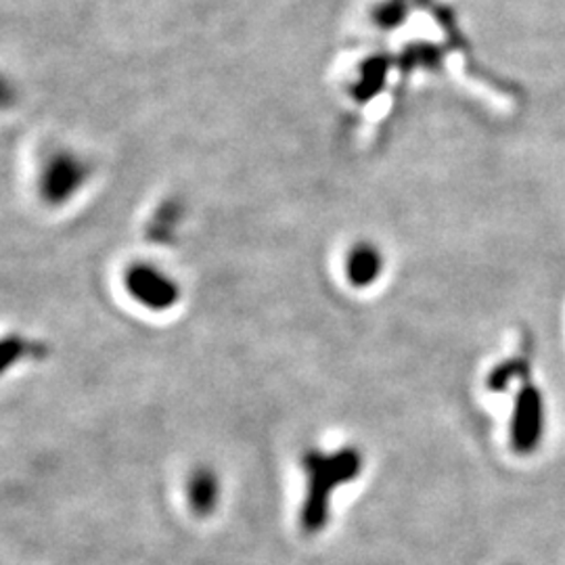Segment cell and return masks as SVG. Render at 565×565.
I'll return each mask as SVG.
<instances>
[{
	"instance_id": "1",
	"label": "cell",
	"mask_w": 565,
	"mask_h": 565,
	"mask_svg": "<svg viewBox=\"0 0 565 565\" xmlns=\"http://www.w3.org/2000/svg\"><path fill=\"white\" fill-rule=\"evenodd\" d=\"M361 455L345 448L327 455L319 450L306 452L302 469L306 473V497L300 511V525L306 534H319L329 524L331 497L340 486L352 482L361 471Z\"/></svg>"
},
{
	"instance_id": "2",
	"label": "cell",
	"mask_w": 565,
	"mask_h": 565,
	"mask_svg": "<svg viewBox=\"0 0 565 565\" xmlns=\"http://www.w3.org/2000/svg\"><path fill=\"white\" fill-rule=\"evenodd\" d=\"M90 179L93 163L88 162V158L74 149L57 147L42 160L36 191L42 203L49 207H63L81 195Z\"/></svg>"
},
{
	"instance_id": "3",
	"label": "cell",
	"mask_w": 565,
	"mask_h": 565,
	"mask_svg": "<svg viewBox=\"0 0 565 565\" xmlns=\"http://www.w3.org/2000/svg\"><path fill=\"white\" fill-rule=\"evenodd\" d=\"M124 287L128 296L149 312H168L177 308L182 298L181 282L158 264H130L124 273Z\"/></svg>"
},
{
	"instance_id": "4",
	"label": "cell",
	"mask_w": 565,
	"mask_h": 565,
	"mask_svg": "<svg viewBox=\"0 0 565 565\" xmlns=\"http://www.w3.org/2000/svg\"><path fill=\"white\" fill-rule=\"evenodd\" d=\"M543 425H545L543 398L532 385H527L518 398L515 415H513L511 443L515 446V450L532 452L543 436Z\"/></svg>"
},
{
	"instance_id": "5",
	"label": "cell",
	"mask_w": 565,
	"mask_h": 565,
	"mask_svg": "<svg viewBox=\"0 0 565 565\" xmlns=\"http://www.w3.org/2000/svg\"><path fill=\"white\" fill-rule=\"evenodd\" d=\"M221 478L212 467H198L186 480V501L198 518H210L221 503Z\"/></svg>"
},
{
	"instance_id": "6",
	"label": "cell",
	"mask_w": 565,
	"mask_h": 565,
	"mask_svg": "<svg viewBox=\"0 0 565 565\" xmlns=\"http://www.w3.org/2000/svg\"><path fill=\"white\" fill-rule=\"evenodd\" d=\"M44 354H46L44 343L34 342L20 333L0 335V380L25 361H36V359L41 361Z\"/></svg>"
},
{
	"instance_id": "7",
	"label": "cell",
	"mask_w": 565,
	"mask_h": 565,
	"mask_svg": "<svg viewBox=\"0 0 565 565\" xmlns=\"http://www.w3.org/2000/svg\"><path fill=\"white\" fill-rule=\"evenodd\" d=\"M384 268V258L377 247L371 245H356L345 263V273L348 279L356 287H366L373 281H377L380 273Z\"/></svg>"
},
{
	"instance_id": "8",
	"label": "cell",
	"mask_w": 565,
	"mask_h": 565,
	"mask_svg": "<svg viewBox=\"0 0 565 565\" xmlns=\"http://www.w3.org/2000/svg\"><path fill=\"white\" fill-rule=\"evenodd\" d=\"M20 102V88L4 72H0V111L15 107Z\"/></svg>"
}]
</instances>
